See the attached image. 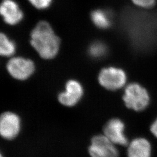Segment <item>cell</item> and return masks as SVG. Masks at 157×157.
<instances>
[{"label":"cell","mask_w":157,"mask_h":157,"mask_svg":"<svg viewBox=\"0 0 157 157\" xmlns=\"http://www.w3.org/2000/svg\"><path fill=\"white\" fill-rule=\"evenodd\" d=\"M31 44L44 59L56 56L59 49L60 40L54 33L48 23H39L31 33Z\"/></svg>","instance_id":"1"},{"label":"cell","mask_w":157,"mask_h":157,"mask_svg":"<svg viewBox=\"0 0 157 157\" xmlns=\"http://www.w3.org/2000/svg\"><path fill=\"white\" fill-rule=\"evenodd\" d=\"M123 100L127 108L137 112H140L148 107L150 96L145 87L139 83H132L125 88Z\"/></svg>","instance_id":"2"},{"label":"cell","mask_w":157,"mask_h":157,"mask_svg":"<svg viewBox=\"0 0 157 157\" xmlns=\"http://www.w3.org/2000/svg\"><path fill=\"white\" fill-rule=\"evenodd\" d=\"M127 81L126 73L123 69L115 67L104 68L98 75V82L107 90H117L123 87Z\"/></svg>","instance_id":"3"},{"label":"cell","mask_w":157,"mask_h":157,"mask_svg":"<svg viewBox=\"0 0 157 157\" xmlns=\"http://www.w3.org/2000/svg\"><path fill=\"white\" fill-rule=\"evenodd\" d=\"M89 151L91 157H118L119 152L115 144L105 135L94 136Z\"/></svg>","instance_id":"4"},{"label":"cell","mask_w":157,"mask_h":157,"mask_svg":"<svg viewBox=\"0 0 157 157\" xmlns=\"http://www.w3.org/2000/svg\"><path fill=\"white\" fill-rule=\"evenodd\" d=\"M6 69L13 78L24 80L32 75L35 67L31 60L22 57H15L8 61Z\"/></svg>","instance_id":"5"},{"label":"cell","mask_w":157,"mask_h":157,"mask_svg":"<svg viewBox=\"0 0 157 157\" xmlns=\"http://www.w3.org/2000/svg\"><path fill=\"white\" fill-rule=\"evenodd\" d=\"M124 122L117 118L109 121L104 128V135L115 145L125 146L128 144V139L124 133Z\"/></svg>","instance_id":"6"},{"label":"cell","mask_w":157,"mask_h":157,"mask_svg":"<svg viewBox=\"0 0 157 157\" xmlns=\"http://www.w3.org/2000/svg\"><path fill=\"white\" fill-rule=\"evenodd\" d=\"M21 129V120L17 114L11 112H4L0 118V133L7 140L17 137Z\"/></svg>","instance_id":"7"},{"label":"cell","mask_w":157,"mask_h":157,"mask_svg":"<svg viewBox=\"0 0 157 157\" xmlns=\"http://www.w3.org/2000/svg\"><path fill=\"white\" fill-rule=\"evenodd\" d=\"M83 94V89L81 84L76 80H71L65 86V90L58 95L59 102L67 107L75 105Z\"/></svg>","instance_id":"8"},{"label":"cell","mask_w":157,"mask_h":157,"mask_svg":"<svg viewBox=\"0 0 157 157\" xmlns=\"http://www.w3.org/2000/svg\"><path fill=\"white\" fill-rule=\"evenodd\" d=\"M0 12L6 23L16 25L23 18V12L17 3L12 0H4L1 4Z\"/></svg>","instance_id":"9"},{"label":"cell","mask_w":157,"mask_h":157,"mask_svg":"<svg viewBox=\"0 0 157 157\" xmlns=\"http://www.w3.org/2000/svg\"><path fill=\"white\" fill-rule=\"evenodd\" d=\"M151 143L144 137L133 139L128 148V157H151Z\"/></svg>","instance_id":"10"},{"label":"cell","mask_w":157,"mask_h":157,"mask_svg":"<svg viewBox=\"0 0 157 157\" xmlns=\"http://www.w3.org/2000/svg\"><path fill=\"white\" fill-rule=\"evenodd\" d=\"M91 17L93 23L99 28H108L111 24L110 15L106 11L95 10L92 12Z\"/></svg>","instance_id":"11"},{"label":"cell","mask_w":157,"mask_h":157,"mask_svg":"<svg viewBox=\"0 0 157 157\" xmlns=\"http://www.w3.org/2000/svg\"><path fill=\"white\" fill-rule=\"evenodd\" d=\"M15 52L14 43L9 39L4 34H1L0 36V54L2 56H11Z\"/></svg>","instance_id":"12"},{"label":"cell","mask_w":157,"mask_h":157,"mask_svg":"<svg viewBox=\"0 0 157 157\" xmlns=\"http://www.w3.org/2000/svg\"><path fill=\"white\" fill-rule=\"evenodd\" d=\"M90 56L94 58H101L105 56L107 52L106 45L100 41L93 43L89 48Z\"/></svg>","instance_id":"13"},{"label":"cell","mask_w":157,"mask_h":157,"mask_svg":"<svg viewBox=\"0 0 157 157\" xmlns=\"http://www.w3.org/2000/svg\"><path fill=\"white\" fill-rule=\"evenodd\" d=\"M36 8L45 9L50 6L52 0H29Z\"/></svg>","instance_id":"14"},{"label":"cell","mask_w":157,"mask_h":157,"mask_svg":"<svg viewBox=\"0 0 157 157\" xmlns=\"http://www.w3.org/2000/svg\"><path fill=\"white\" fill-rule=\"evenodd\" d=\"M135 5L141 8H148L154 6L156 0H132Z\"/></svg>","instance_id":"15"},{"label":"cell","mask_w":157,"mask_h":157,"mask_svg":"<svg viewBox=\"0 0 157 157\" xmlns=\"http://www.w3.org/2000/svg\"><path fill=\"white\" fill-rule=\"evenodd\" d=\"M150 132L152 135L157 139V118L154 121L150 126Z\"/></svg>","instance_id":"16"},{"label":"cell","mask_w":157,"mask_h":157,"mask_svg":"<svg viewBox=\"0 0 157 157\" xmlns=\"http://www.w3.org/2000/svg\"><path fill=\"white\" fill-rule=\"evenodd\" d=\"M1 157H2V155H1Z\"/></svg>","instance_id":"17"}]
</instances>
